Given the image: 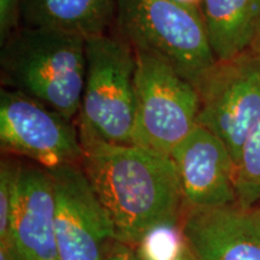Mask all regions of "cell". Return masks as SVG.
<instances>
[{"label":"cell","instance_id":"cell-17","mask_svg":"<svg viewBox=\"0 0 260 260\" xmlns=\"http://www.w3.org/2000/svg\"><path fill=\"white\" fill-rule=\"evenodd\" d=\"M23 0H0V44L5 42L16 34L21 27Z\"/></svg>","mask_w":260,"mask_h":260},{"label":"cell","instance_id":"cell-9","mask_svg":"<svg viewBox=\"0 0 260 260\" xmlns=\"http://www.w3.org/2000/svg\"><path fill=\"white\" fill-rule=\"evenodd\" d=\"M170 158L186 209H211L237 203L236 165L226 146L210 130L197 124Z\"/></svg>","mask_w":260,"mask_h":260},{"label":"cell","instance_id":"cell-2","mask_svg":"<svg viewBox=\"0 0 260 260\" xmlns=\"http://www.w3.org/2000/svg\"><path fill=\"white\" fill-rule=\"evenodd\" d=\"M2 82L65 118L79 116L86 83V39L52 29L22 27L2 46Z\"/></svg>","mask_w":260,"mask_h":260},{"label":"cell","instance_id":"cell-4","mask_svg":"<svg viewBox=\"0 0 260 260\" xmlns=\"http://www.w3.org/2000/svg\"><path fill=\"white\" fill-rule=\"evenodd\" d=\"M87 71L81 103V144L133 145L135 51L107 34L86 39Z\"/></svg>","mask_w":260,"mask_h":260},{"label":"cell","instance_id":"cell-11","mask_svg":"<svg viewBox=\"0 0 260 260\" xmlns=\"http://www.w3.org/2000/svg\"><path fill=\"white\" fill-rule=\"evenodd\" d=\"M181 226L199 260H260V205L186 209Z\"/></svg>","mask_w":260,"mask_h":260},{"label":"cell","instance_id":"cell-6","mask_svg":"<svg viewBox=\"0 0 260 260\" xmlns=\"http://www.w3.org/2000/svg\"><path fill=\"white\" fill-rule=\"evenodd\" d=\"M195 88L200 102L197 123L222 140L237 165L260 119V57L249 50L217 61Z\"/></svg>","mask_w":260,"mask_h":260},{"label":"cell","instance_id":"cell-19","mask_svg":"<svg viewBox=\"0 0 260 260\" xmlns=\"http://www.w3.org/2000/svg\"><path fill=\"white\" fill-rule=\"evenodd\" d=\"M0 260H17L9 245L0 242Z\"/></svg>","mask_w":260,"mask_h":260},{"label":"cell","instance_id":"cell-5","mask_svg":"<svg viewBox=\"0 0 260 260\" xmlns=\"http://www.w3.org/2000/svg\"><path fill=\"white\" fill-rule=\"evenodd\" d=\"M135 51L133 145L169 155L198 124L199 94L167 60Z\"/></svg>","mask_w":260,"mask_h":260},{"label":"cell","instance_id":"cell-21","mask_svg":"<svg viewBox=\"0 0 260 260\" xmlns=\"http://www.w3.org/2000/svg\"><path fill=\"white\" fill-rule=\"evenodd\" d=\"M251 50H252L253 52H254L256 56L260 57V30H259L258 37H256L254 44H253V46H252Z\"/></svg>","mask_w":260,"mask_h":260},{"label":"cell","instance_id":"cell-13","mask_svg":"<svg viewBox=\"0 0 260 260\" xmlns=\"http://www.w3.org/2000/svg\"><path fill=\"white\" fill-rule=\"evenodd\" d=\"M116 12V0H23L22 22L88 39L106 34Z\"/></svg>","mask_w":260,"mask_h":260},{"label":"cell","instance_id":"cell-15","mask_svg":"<svg viewBox=\"0 0 260 260\" xmlns=\"http://www.w3.org/2000/svg\"><path fill=\"white\" fill-rule=\"evenodd\" d=\"M186 246L181 224H164L146 234L134 249L140 260H174Z\"/></svg>","mask_w":260,"mask_h":260},{"label":"cell","instance_id":"cell-7","mask_svg":"<svg viewBox=\"0 0 260 260\" xmlns=\"http://www.w3.org/2000/svg\"><path fill=\"white\" fill-rule=\"evenodd\" d=\"M73 122L31 96L2 89L0 145L4 152L45 169L80 164L83 147Z\"/></svg>","mask_w":260,"mask_h":260},{"label":"cell","instance_id":"cell-16","mask_svg":"<svg viewBox=\"0 0 260 260\" xmlns=\"http://www.w3.org/2000/svg\"><path fill=\"white\" fill-rule=\"evenodd\" d=\"M21 161L4 158L0 164V241L9 237L12 201Z\"/></svg>","mask_w":260,"mask_h":260},{"label":"cell","instance_id":"cell-1","mask_svg":"<svg viewBox=\"0 0 260 260\" xmlns=\"http://www.w3.org/2000/svg\"><path fill=\"white\" fill-rule=\"evenodd\" d=\"M81 167L111 217L117 241L135 248L155 226L181 224L184 201L169 155L136 145H82Z\"/></svg>","mask_w":260,"mask_h":260},{"label":"cell","instance_id":"cell-12","mask_svg":"<svg viewBox=\"0 0 260 260\" xmlns=\"http://www.w3.org/2000/svg\"><path fill=\"white\" fill-rule=\"evenodd\" d=\"M199 8L217 61L251 50L260 30V0H200Z\"/></svg>","mask_w":260,"mask_h":260},{"label":"cell","instance_id":"cell-22","mask_svg":"<svg viewBox=\"0 0 260 260\" xmlns=\"http://www.w3.org/2000/svg\"><path fill=\"white\" fill-rule=\"evenodd\" d=\"M183 2H188V3H191V4H197V5L200 4V0H183Z\"/></svg>","mask_w":260,"mask_h":260},{"label":"cell","instance_id":"cell-18","mask_svg":"<svg viewBox=\"0 0 260 260\" xmlns=\"http://www.w3.org/2000/svg\"><path fill=\"white\" fill-rule=\"evenodd\" d=\"M109 260H140L135 249L117 242L115 248L109 256Z\"/></svg>","mask_w":260,"mask_h":260},{"label":"cell","instance_id":"cell-10","mask_svg":"<svg viewBox=\"0 0 260 260\" xmlns=\"http://www.w3.org/2000/svg\"><path fill=\"white\" fill-rule=\"evenodd\" d=\"M17 260H58L56 191L50 171L22 162L16 182L9 237Z\"/></svg>","mask_w":260,"mask_h":260},{"label":"cell","instance_id":"cell-3","mask_svg":"<svg viewBox=\"0 0 260 260\" xmlns=\"http://www.w3.org/2000/svg\"><path fill=\"white\" fill-rule=\"evenodd\" d=\"M119 31L134 50L167 60L195 86L217 63L199 5L183 0H116Z\"/></svg>","mask_w":260,"mask_h":260},{"label":"cell","instance_id":"cell-20","mask_svg":"<svg viewBox=\"0 0 260 260\" xmlns=\"http://www.w3.org/2000/svg\"><path fill=\"white\" fill-rule=\"evenodd\" d=\"M174 260H199V259H198V256L194 254V252L191 251L190 247L188 246L187 243V246L184 247V249L182 251L181 254L178 255L177 258H175Z\"/></svg>","mask_w":260,"mask_h":260},{"label":"cell","instance_id":"cell-14","mask_svg":"<svg viewBox=\"0 0 260 260\" xmlns=\"http://www.w3.org/2000/svg\"><path fill=\"white\" fill-rule=\"evenodd\" d=\"M235 181L237 204L243 207L260 205V119L243 145Z\"/></svg>","mask_w":260,"mask_h":260},{"label":"cell","instance_id":"cell-8","mask_svg":"<svg viewBox=\"0 0 260 260\" xmlns=\"http://www.w3.org/2000/svg\"><path fill=\"white\" fill-rule=\"evenodd\" d=\"M47 170L56 191L58 260H109L118 242L115 225L81 164Z\"/></svg>","mask_w":260,"mask_h":260}]
</instances>
